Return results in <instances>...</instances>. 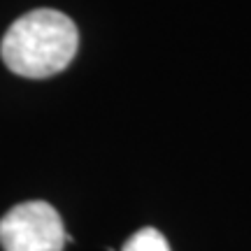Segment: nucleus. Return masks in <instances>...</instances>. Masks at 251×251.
I'll return each instance as SVG.
<instances>
[{"label": "nucleus", "mask_w": 251, "mask_h": 251, "mask_svg": "<svg viewBox=\"0 0 251 251\" xmlns=\"http://www.w3.org/2000/svg\"><path fill=\"white\" fill-rule=\"evenodd\" d=\"M124 251H170V247L156 228H142L124 244Z\"/></svg>", "instance_id": "3"}, {"label": "nucleus", "mask_w": 251, "mask_h": 251, "mask_svg": "<svg viewBox=\"0 0 251 251\" xmlns=\"http://www.w3.org/2000/svg\"><path fill=\"white\" fill-rule=\"evenodd\" d=\"M77 47L79 33L70 17L56 9H33L9 26L0 56L12 72L28 79H45L70 65Z\"/></svg>", "instance_id": "1"}, {"label": "nucleus", "mask_w": 251, "mask_h": 251, "mask_svg": "<svg viewBox=\"0 0 251 251\" xmlns=\"http://www.w3.org/2000/svg\"><path fill=\"white\" fill-rule=\"evenodd\" d=\"M68 240L61 214L45 200L14 205L0 219L5 251H63Z\"/></svg>", "instance_id": "2"}]
</instances>
